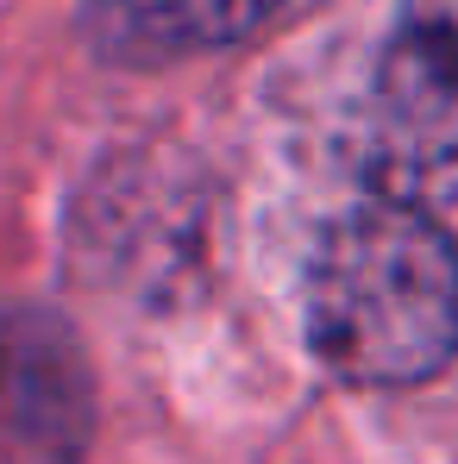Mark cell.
<instances>
[{
	"instance_id": "1",
	"label": "cell",
	"mask_w": 458,
	"mask_h": 464,
	"mask_svg": "<svg viewBox=\"0 0 458 464\" xmlns=\"http://www.w3.org/2000/svg\"><path fill=\"white\" fill-rule=\"evenodd\" d=\"M307 345L365 389H408L458 358V245L427 208L365 201L307 264Z\"/></svg>"
},
{
	"instance_id": "2",
	"label": "cell",
	"mask_w": 458,
	"mask_h": 464,
	"mask_svg": "<svg viewBox=\"0 0 458 464\" xmlns=\"http://www.w3.org/2000/svg\"><path fill=\"white\" fill-rule=\"evenodd\" d=\"M365 176L408 208L458 201V44L408 25L371 76Z\"/></svg>"
},
{
	"instance_id": "3",
	"label": "cell",
	"mask_w": 458,
	"mask_h": 464,
	"mask_svg": "<svg viewBox=\"0 0 458 464\" xmlns=\"http://www.w3.org/2000/svg\"><path fill=\"white\" fill-rule=\"evenodd\" d=\"M88 440V371L76 339L38 308H0V459L76 464Z\"/></svg>"
},
{
	"instance_id": "4",
	"label": "cell",
	"mask_w": 458,
	"mask_h": 464,
	"mask_svg": "<svg viewBox=\"0 0 458 464\" xmlns=\"http://www.w3.org/2000/svg\"><path fill=\"white\" fill-rule=\"evenodd\" d=\"M283 0H94L88 32L113 57H189L251 38Z\"/></svg>"
},
{
	"instance_id": "5",
	"label": "cell",
	"mask_w": 458,
	"mask_h": 464,
	"mask_svg": "<svg viewBox=\"0 0 458 464\" xmlns=\"http://www.w3.org/2000/svg\"><path fill=\"white\" fill-rule=\"evenodd\" d=\"M408 25L421 32H440L458 44V0H408Z\"/></svg>"
}]
</instances>
